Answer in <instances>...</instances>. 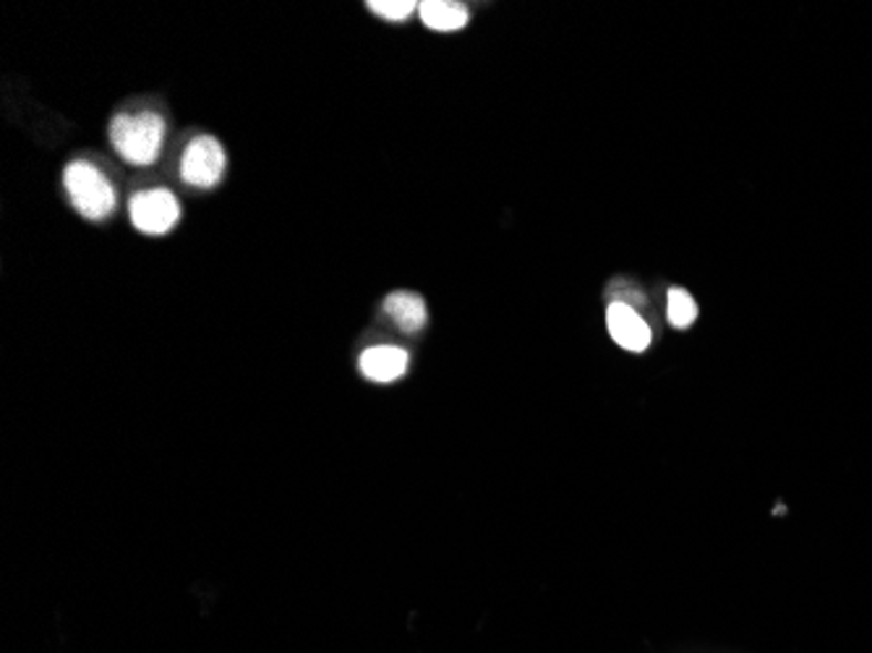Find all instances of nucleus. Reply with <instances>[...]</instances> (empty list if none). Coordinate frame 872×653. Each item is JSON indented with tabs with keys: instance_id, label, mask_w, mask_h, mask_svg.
<instances>
[{
	"instance_id": "f257e3e1",
	"label": "nucleus",
	"mask_w": 872,
	"mask_h": 653,
	"mask_svg": "<svg viewBox=\"0 0 872 653\" xmlns=\"http://www.w3.org/2000/svg\"><path fill=\"white\" fill-rule=\"evenodd\" d=\"M111 144L115 155L126 159L128 165L136 168H147V165L157 163L159 152L165 144V121L163 115L142 111L134 115H115L111 123Z\"/></svg>"
},
{
	"instance_id": "9d476101",
	"label": "nucleus",
	"mask_w": 872,
	"mask_h": 653,
	"mask_svg": "<svg viewBox=\"0 0 872 653\" xmlns=\"http://www.w3.org/2000/svg\"><path fill=\"white\" fill-rule=\"evenodd\" d=\"M421 3H413V0H372L366 6L374 17H382L387 21H405L413 17V11L418 9Z\"/></svg>"
},
{
	"instance_id": "0eeeda50",
	"label": "nucleus",
	"mask_w": 872,
	"mask_h": 653,
	"mask_svg": "<svg viewBox=\"0 0 872 653\" xmlns=\"http://www.w3.org/2000/svg\"><path fill=\"white\" fill-rule=\"evenodd\" d=\"M384 314L392 319V324H395L397 330L408 332V335L424 330L428 322L424 299H421L418 293H411V290H395V293H390L387 299H384Z\"/></svg>"
},
{
	"instance_id": "423d86ee",
	"label": "nucleus",
	"mask_w": 872,
	"mask_h": 653,
	"mask_svg": "<svg viewBox=\"0 0 872 653\" xmlns=\"http://www.w3.org/2000/svg\"><path fill=\"white\" fill-rule=\"evenodd\" d=\"M408 364H411L408 351H403V348H397V345L366 348V351L361 353V361H359L361 374L366 376V380L380 382V384L397 382L399 376H405V372H408Z\"/></svg>"
},
{
	"instance_id": "6e6552de",
	"label": "nucleus",
	"mask_w": 872,
	"mask_h": 653,
	"mask_svg": "<svg viewBox=\"0 0 872 653\" xmlns=\"http://www.w3.org/2000/svg\"><path fill=\"white\" fill-rule=\"evenodd\" d=\"M421 21L434 32H457L468 24L470 13L463 3H453V0H426L418 6Z\"/></svg>"
},
{
	"instance_id": "1a4fd4ad",
	"label": "nucleus",
	"mask_w": 872,
	"mask_h": 653,
	"mask_svg": "<svg viewBox=\"0 0 872 653\" xmlns=\"http://www.w3.org/2000/svg\"><path fill=\"white\" fill-rule=\"evenodd\" d=\"M666 314H668V322H672V326H677V330H687V326H693V322L697 319V307H695L693 296H689L685 288L668 290Z\"/></svg>"
},
{
	"instance_id": "f03ea898",
	"label": "nucleus",
	"mask_w": 872,
	"mask_h": 653,
	"mask_svg": "<svg viewBox=\"0 0 872 653\" xmlns=\"http://www.w3.org/2000/svg\"><path fill=\"white\" fill-rule=\"evenodd\" d=\"M63 188L76 213L92 222L107 220L115 213V205H118L111 180L86 159H74V163L65 165Z\"/></svg>"
},
{
	"instance_id": "7ed1b4c3",
	"label": "nucleus",
	"mask_w": 872,
	"mask_h": 653,
	"mask_svg": "<svg viewBox=\"0 0 872 653\" xmlns=\"http://www.w3.org/2000/svg\"><path fill=\"white\" fill-rule=\"evenodd\" d=\"M178 196L167 188H147L131 196L128 201V217L134 222V228L144 236H165L180 222Z\"/></svg>"
},
{
	"instance_id": "20e7f679",
	"label": "nucleus",
	"mask_w": 872,
	"mask_h": 653,
	"mask_svg": "<svg viewBox=\"0 0 872 653\" xmlns=\"http://www.w3.org/2000/svg\"><path fill=\"white\" fill-rule=\"evenodd\" d=\"M228 170V155L215 136H196L180 157V178L191 188H215Z\"/></svg>"
},
{
	"instance_id": "39448f33",
	"label": "nucleus",
	"mask_w": 872,
	"mask_h": 653,
	"mask_svg": "<svg viewBox=\"0 0 872 653\" xmlns=\"http://www.w3.org/2000/svg\"><path fill=\"white\" fill-rule=\"evenodd\" d=\"M606 326L614 343L624 351L643 353L651 345V326L627 303H612L606 309Z\"/></svg>"
}]
</instances>
